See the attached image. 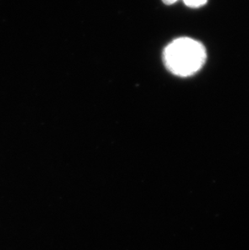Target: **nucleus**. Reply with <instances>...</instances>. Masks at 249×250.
<instances>
[{
  "instance_id": "2",
  "label": "nucleus",
  "mask_w": 249,
  "mask_h": 250,
  "mask_svg": "<svg viewBox=\"0 0 249 250\" xmlns=\"http://www.w3.org/2000/svg\"><path fill=\"white\" fill-rule=\"evenodd\" d=\"M185 4L189 7L197 8V7H202L206 4L207 0H183Z\"/></svg>"
},
{
  "instance_id": "1",
  "label": "nucleus",
  "mask_w": 249,
  "mask_h": 250,
  "mask_svg": "<svg viewBox=\"0 0 249 250\" xmlns=\"http://www.w3.org/2000/svg\"><path fill=\"white\" fill-rule=\"evenodd\" d=\"M207 50L198 41L189 38L175 39L164 51V62L167 70L175 76H193L207 60Z\"/></svg>"
},
{
  "instance_id": "3",
  "label": "nucleus",
  "mask_w": 249,
  "mask_h": 250,
  "mask_svg": "<svg viewBox=\"0 0 249 250\" xmlns=\"http://www.w3.org/2000/svg\"><path fill=\"white\" fill-rule=\"evenodd\" d=\"M178 0H163V2H165V4L171 5L173 4L175 2H177Z\"/></svg>"
}]
</instances>
